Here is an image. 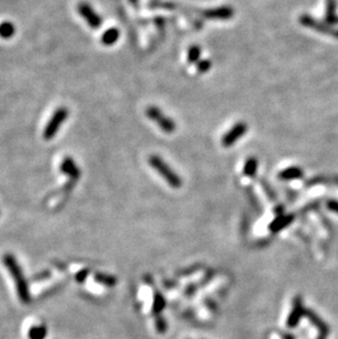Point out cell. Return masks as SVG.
<instances>
[{"label": "cell", "mask_w": 338, "mask_h": 339, "mask_svg": "<svg viewBox=\"0 0 338 339\" xmlns=\"http://www.w3.org/2000/svg\"><path fill=\"white\" fill-rule=\"evenodd\" d=\"M299 22L305 27H309V29H312L319 33H323L328 36H332V38L338 39V29L328 25L326 22H321L316 20L315 18H313L310 15H301L299 17Z\"/></svg>", "instance_id": "5b68a950"}, {"label": "cell", "mask_w": 338, "mask_h": 339, "mask_svg": "<svg viewBox=\"0 0 338 339\" xmlns=\"http://www.w3.org/2000/svg\"><path fill=\"white\" fill-rule=\"evenodd\" d=\"M201 48L199 45H192L188 50L187 59L189 64H197L201 58Z\"/></svg>", "instance_id": "d6986e66"}, {"label": "cell", "mask_w": 338, "mask_h": 339, "mask_svg": "<svg viewBox=\"0 0 338 339\" xmlns=\"http://www.w3.org/2000/svg\"><path fill=\"white\" fill-rule=\"evenodd\" d=\"M120 39V30L117 27H110L101 36V42L105 46H111L115 44V42Z\"/></svg>", "instance_id": "2e32d148"}, {"label": "cell", "mask_w": 338, "mask_h": 339, "mask_svg": "<svg viewBox=\"0 0 338 339\" xmlns=\"http://www.w3.org/2000/svg\"><path fill=\"white\" fill-rule=\"evenodd\" d=\"M95 280L106 287H113L117 283V279L114 277L105 275V273H97L95 276Z\"/></svg>", "instance_id": "44dd1931"}, {"label": "cell", "mask_w": 338, "mask_h": 339, "mask_svg": "<svg viewBox=\"0 0 338 339\" xmlns=\"http://www.w3.org/2000/svg\"><path fill=\"white\" fill-rule=\"evenodd\" d=\"M191 12H196L200 15L201 18L206 20H220L225 21L232 19L234 16V8L231 6H221L217 8L205 9V10H198V9H192Z\"/></svg>", "instance_id": "8992f818"}, {"label": "cell", "mask_w": 338, "mask_h": 339, "mask_svg": "<svg viewBox=\"0 0 338 339\" xmlns=\"http://www.w3.org/2000/svg\"><path fill=\"white\" fill-rule=\"evenodd\" d=\"M165 305H166V302H165L164 296L159 293H156L154 298V303H153V313H154L155 315H159L165 309Z\"/></svg>", "instance_id": "ffe728a7"}, {"label": "cell", "mask_w": 338, "mask_h": 339, "mask_svg": "<svg viewBox=\"0 0 338 339\" xmlns=\"http://www.w3.org/2000/svg\"><path fill=\"white\" fill-rule=\"evenodd\" d=\"M145 114L146 117L151 121H153V122H154L164 133L171 134L176 131V129H177V125H176L175 121L167 117V115H165L163 111L155 105L148 106L145 111Z\"/></svg>", "instance_id": "3957f363"}, {"label": "cell", "mask_w": 338, "mask_h": 339, "mask_svg": "<svg viewBox=\"0 0 338 339\" xmlns=\"http://www.w3.org/2000/svg\"><path fill=\"white\" fill-rule=\"evenodd\" d=\"M78 12L84 18L91 29H99L103 25V18L97 13L89 3L80 2L78 4Z\"/></svg>", "instance_id": "ba28073f"}, {"label": "cell", "mask_w": 338, "mask_h": 339, "mask_svg": "<svg viewBox=\"0 0 338 339\" xmlns=\"http://www.w3.org/2000/svg\"><path fill=\"white\" fill-rule=\"evenodd\" d=\"M61 171L64 175H66L69 179L74 181H77L79 179L81 175L80 169L78 168L75 160L71 156H66L63 159L61 164Z\"/></svg>", "instance_id": "30bf717a"}, {"label": "cell", "mask_w": 338, "mask_h": 339, "mask_svg": "<svg viewBox=\"0 0 338 339\" xmlns=\"http://www.w3.org/2000/svg\"><path fill=\"white\" fill-rule=\"evenodd\" d=\"M68 109L65 106H61L53 113L52 118L50 119L49 123L46 124L43 132V137L45 141H50L56 135L59 128L62 127V124L67 120L68 118Z\"/></svg>", "instance_id": "277c9868"}, {"label": "cell", "mask_w": 338, "mask_h": 339, "mask_svg": "<svg viewBox=\"0 0 338 339\" xmlns=\"http://www.w3.org/2000/svg\"><path fill=\"white\" fill-rule=\"evenodd\" d=\"M3 263L6 268L8 269V271L10 272V275L12 276L13 279H15L16 287L18 295H19V299L22 303H29L31 301V294L29 291V286H27V282L26 280V277L23 275L22 269L18 263L17 259L15 256L11 254H6L2 257Z\"/></svg>", "instance_id": "6da1fadb"}, {"label": "cell", "mask_w": 338, "mask_h": 339, "mask_svg": "<svg viewBox=\"0 0 338 339\" xmlns=\"http://www.w3.org/2000/svg\"><path fill=\"white\" fill-rule=\"evenodd\" d=\"M148 164L153 169H155L159 174L160 177H163L166 183H167L171 188L179 189L182 185V180L180 176L171 168V167L158 155H151L148 157Z\"/></svg>", "instance_id": "7a4b0ae2"}, {"label": "cell", "mask_w": 338, "mask_h": 339, "mask_svg": "<svg viewBox=\"0 0 338 339\" xmlns=\"http://www.w3.org/2000/svg\"><path fill=\"white\" fill-rule=\"evenodd\" d=\"M16 33V26L13 23L9 21H4L0 23V38L2 39H10Z\"/></svg>", "instance_id": "e0dca14e"}, {"label": "cell", "mask_w": 338, "mask_h": 339, "mask_svg": "<svg viewBox=\"0 0 338 339\" xmlns=\"http://www.w3.org/2000/svg\"><path fill=\"white\" fill-rule=\"evenodd\" d=\"M87 275H88V271L87 270H81L79 273H77V276H76L77 281L78 282H84Z\"/></svg>", "instance_id": "d4e9b609"}, {"label": "cell", "mask_w": 338, "mask_h": 339, "mask_svg": "<svg viewBox=\"0 0 338 339\" xmlns=\"http://www.w3.org/2000/svg\"><path fill=\"white\" fill-rule=\"evenodd\" d=\"M319 339H325V338H323V337H319Z\"/></svg>", "instance_id": "4316f807"}, {"label": "cell", "mask_w": 338, "mask_h": 339, "mask_svg": "<svg viewBox=\"0 0 338 339\" xmlns=\"http://www.w3.org/2000/svg\"><path fill=\"white\" fill-rule=\"evenodd\" d=\"M46 335H48V329L44 325H40V326H33L29 329V339H45Z\"/></svg>", "instance_id": "ac0fdd59"}, {"label": "cell", "mask_w": 338, "mask_h": 339, "mask_svg": "<svg viewBox=\"0 0 338 339\" xmlns=\"http://www.w3.org/2000/svg\"><path fill=\"white\" fill-rule=\"evenodd\" d=\"M305 314V309L303 306V301L301 296H295L293 300V308L292 311L286 320V324H288V327L294 328L298 326V324L300 322V319L302 316H304Z\"/></svg>", "instance_id": "9c48e42d"}, {"label": "cell", "mask_w": 338, "mask_h": 339, "mask_svg": "<svg viewBox=\"0 0 338 339\" xmlns=\"http://www.w3.org/2000/svg\"><path fill=\"white\" fill-rule=\"evenodd\" d=\"M304 176V171L301 167L298 166H291L286 168L284 170H281L279 174H278V178L280 180H295L300 179Z\"/></svg>", "instance_id": "4fadbf2b"}, {"label": "cell", "mask_w": 338, "mask_h": 339, "mask_svg": "<svg viewBox=\"0 0 338 339\" xmlns=\"http://www.w3.org/2000/svg\"><path fill=\"white\" fill-rule=\"evenodd\" d=\"M196 66H197V72L199 74H206L211 69L212 62L210 59H200L196 64Z\"/></svg>", "instance_id": "7402d4cb"}, {"label": "cell", "mask_w": 338, "mask_h": 339, "mask_svg": "<svg viewBox=\"0 0 338 339\" xmlns=\"http://www.w3.org/2000/svg\"><path fill=\"white\" fill-rule=\"evenodd\" d=\"M129 2L131 3V6L134 9H138V6H140V1H138V0H129Z\"/></svg>", "instance_id": "484cf974"}, {"label": "cell", "mask_w": 338, "mask_h": 339, "mask_svg": "<svg viewBox=\"0 0 338 339\" xmlns=\"http://www.w3.org/2000/svg\"><path fill=\"white\" fill-rule=\"evenodd\" d=\"M293 221L294 215H280L270 223L269 230L274 232V233H277V232L284 230L285 227L290 225Z\"/></svg>", "instance_id": "5bb4252c"}, {"label": "cell", "mask_w": 338, "mask_h": 339, "mask_svg": "<svg viewBox=\"0 0 338 339\" xmlns=\"http://www.w3.org/2000/svg\"><path fill=\"white\" fill-rule=\"evenodd\" d=\"M156 329L159 334H164L167 329V324H166V320L160 316V315H157L156 317Z\"/></svg>", "instance_id": "603a6c76"}, {"label": "cell", "mask_w": 338, "mask_h": 339, "mask_svg": "<svg viewBox=\"0 0 338 339\" xmlns=\"http://www.w3.org/2000/svg\"><path fill=\"white\" fill-rule=\"evenodd\" d=\"M326 207L330 211L337 213L338 214V201L337 200H328L326 203Z\"/></svg>", "instance_id": "cb8c5ba5"}, {"label": "cell", "mask_w": 338, "mask_h": 339, "mask_svg": "<svg viewBox=\"0 0 338 339\" xmlns=\"http://www.w3.org/2000/svg\"><path fill=\"white\" fill-rule=\"evenodd\" d=\"M258 165H259V162L256 157L249 156L244 164V168H243L244 175L248 178H254L257 174Z\"/></svg>", "instance_id": "9a60e30c"}, {"label": "cell", "mask_w": 338, "mask_h": 339, "mask_svg": "<svg viewBox=\"0 0 338 339\" xmlns=\"http://www.w3.org/2000/svg\"><path fill=\"white\" fill-rule=\"evenodd\" d=\"M248 130V125L244 121H239L236 123L233 128H231L223 136H222L221 144L225 148L233 146L239 138H242L246 134Z\"/></svg>", "instance_id": "52a82bcc"}, {"label": "cell", "mask_w": 338, "mask_h": 339, "mask_svg": "<svg viewBox=\"0 0 338 339\" xmlns=\"http://www.w3.org/2000/svg\"><path fill=\"white\" fill-rule=\"evenodd\" d=\"M325 22L334 26H338V15H337V3L336 0H326L325 9Z\"/></svg>", "instance_id": "7c38bea8"}, {"label": "cell", "mask_w": 338, "mask_h": 339, "mask_svg": "<svg viewBox=\"0 0 338 339\" xmlns=\"http://www.w3.org/2000/svg\"><path fill=\"white\" fill-rule=\"evenodd\" d=\"M304 315L309 318L310 322H311L314 326L317 328V331L319 332V335H321L319 337L325 338L326 336H328V334H330V327H328V325L324 322V320L319 317L314 311L305 309Z\"/></svg>", "instance_id": "8fae6325"}]
</instances>
